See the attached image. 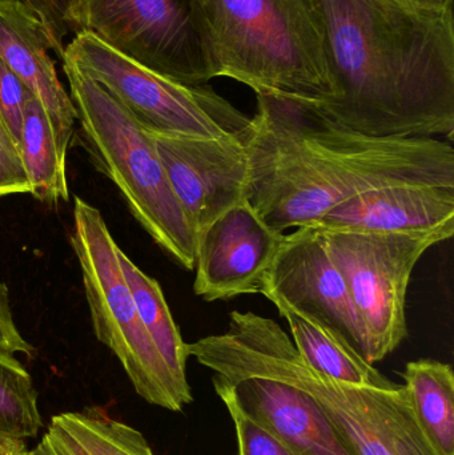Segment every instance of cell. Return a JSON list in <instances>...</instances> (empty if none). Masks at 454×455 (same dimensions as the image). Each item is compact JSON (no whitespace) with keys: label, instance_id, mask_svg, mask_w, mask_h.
Segmentation results:
<instances>
[{"label":"cell","instance_id":"44dd1931","mask_svg":"<svg viewBox=\"0 0 454 455\" xmlns=\"http://www.w3.org/2000/svg\"><path fill=\"white\" fill-rule=\"evenodd\" d=\"M43 427L31 376L15 355L0 353V435L27 440Z\"/></svg>","mask_w":454,"mask_h":455},{"label":"cell","instance_id":"d4e9b609","mask_svg":"<svg viewBox=\"0 0 454 455\" xmlns=\"http://www.w3.org/2000/svg\"><path fill=\"white\" fill-rule=\"evenodd\" d=\"M31 194L20 147L0 117V197Z\"/></svg>","mask_w":454,"mask_h":455},{"label":"cell","instance_id":"484cf974","mask_svg":"<svg viewBox=\"0 0 454 455\" xmlns=\"http://www.w3.org/2000/svg\"><path fill=\"white\" fill-rule=\"evenodd\" d=\"M0 353L15 355L18 353L32 357L35 353L32 345H29L16 328L13 321L12 310L10 305L8 288L0 281Z\"/></svg>","mask_w":454,"mask_h":455},{"label":"cell","instance_id":"7402d4cb","mask_svg":"<svg viewBox=\"0 0 454 455\" xmlns=\"http://www.w3.org/2000/svg\"><path fill=\"white\" fill-rule=\"evenodd\" d=\"M236 429L239 455H296L274 433L251 419L226 387L213 384Z\"/></svg>","mask_w":454,"mask_h":455},{"label":"cell","instance_id":"277c9868","mask_svg":"<svg viewBox=\"0 0 454 455\" xmlns=\"http://www.w3.org/2000/svg\"><path fill=\"white\" fill-rule=\"evenodd\" d=\"M215 77L256 95L320 103L333 93L317 0H194Z\"/></svg>","mask_w":454,"mask_h":455},{"label":"cell","instance_id":"4316f807","mask_svg":"<svg viewBox=\"0 0 454 455\" xmlns=\"http://www.w3.org/2000/svg\"><path fill=\"white\" fill-rule=\"evenodd\" d=\"M27 453L28 449H27L26 441L0 435V455H26Z\"/></svg>","mask_w":454,"mask_h":455},{"label":"cell","instance_id":"8992f818","mask_svg":"<svg viewBox=\"0 0 454 455\" xmlns=\"http://www.w3.org/2000/svg\"><path fill=\"white\" fill-rule=\"evenodd\" d=\"M69 243L79 262L96 339L119 358L136 393L171 411L194 401L144 328L119 262V245L98 208L75 197Z\"/></svg>","mask_w":454,"mask_h":455},{"label":"cell","instance_id":"7a4b0ae2","mask_svg":"<svg viewBox=\"0 0 454 455\" xmlns=\"http://www.w3.org/2000/svg\"><path fill=\"white\" fill-rule=\"evenodd\" d=\"M256 96L244 199L277 232L314 226L335 205L370 189L454 186L447 139L362 135L336 124L312 101Z\"/></svg>","mask_w":454,"mask_h":455},{"label":"cell","instance_id":"603a6c76","mask_svg":"<svg viewBox=\"0 0 454 455\" xmlns=\"http://www.w3.org/2000/svg\"><path fill=\"white\" fill-rule=\"evenodd\" d=\"M39 18L44 27L51 51L63 58L64 37L79 32V0H18Z\"/></svg>","mask_w":454,"mask_h":455},{"label":"cell","instance_id":"9c48e42d","mask_svg":"<svg viewBox=\"0 0 454 455\" xmlns=\"http://www.w3.org/2000/svg\"><path fill=\"white\" fill-rule=\"evenodd\" d=\"M80 31L180 84L215 77L194 0H79Z\"/></svg>","mask_w":454,"mask_h":455},{"label":"cell","instance_id":"ffe728a7","mask_svg":"<svg viewBox=\"0 0 454 455\" xmlns=\"http://www.w3.org/2000/svg\"><path fill=\"white\" fill-rule=\"evenodd\" d=\"M117 254L123 275L144 328L148 331L176 381L186 389H191L187 379L188 350L165 301L162 286L155 278L149 277L140 267H136L122 249L119 248Z\"/></svg>","mask_w":454,"mask_h":455},{"label":"cell","instance_id":"6da1fadb","mask_svg":"<svg viewBox=\"0 0 454 455\" xmlns=\"http://www.w3.org/2000/svg\"><path fill=\"white\" fill-rule=\"evenodd\" d=\"M453 2L317 0L333 93L316 108L362 135L453 143Z\"/></svg>","mask_w":454,"mask_h":455},{"label":"cell","instance_id":"4fadbf2b","mask_svg":"<svg viewBox=\"0 0 454 455\" xmlns=\"http://www.w3.org/2000/svg\"><path fill=\"white\" fill-rule=\"evenodd\" d=\"M237 405L296 455H357L314 398L287 382L263 376H216Z\"/></svg>","mask_w":454,"mask_h":455},{"label":"cell","instance_id":"cb8c5ba5","mask_svg":"<svg viewBox=\"0 0 454 455\" xmlns=\"http://www.w3.org/2000/svg\"><path fill=\"white\" fill-rule=\"evenodd\" d=\"M32 93L0 59V117L20 147L27 101Z\"/></svg>","mask_w":454,"mask_h":455},{"label":"cell","instance_id":"3957f363","mask_svg":"<svg viewBox=\"0 0 454 455\" xmlns=\"http://www.w3.org/2000/svg\"><path fill=\"white\" fill-rule=\"evenodd\" d=\"M187 350L216 376L269 377L303 390L357 455H439L416 421L404 385L376 389L323 376L271 318L234 310L224 333L187 344Z\"/></svg>","mask_w":454,"mask_h":455},{"label":"cell","instance_id":"52a82bcc","mask_svg":"<svg viewBox=\"0 0 454 455\" xmlns=\"http://www.w3.org/2000/svg\"><path fill=\"white\" fill-rule=\"evenodd\" d=\"M61 61L100 85L151 132L223 139L248 135L252 117L208 85H184L117 52L95 35L80 31Z\"/></svg>","mask_w":454,"mask_h":455},{"label":"cell","instance_id":"5bb4252c","mask_svg":"<svg viewBox=\"0 0 454 455\" xmlns=\"http://www.w3.org/2000/svg\"><path fill=\"white\" fill-rule=\"evenodd\" d=\"M312 227L376 232L454 228V186L402 183L370 189L335 205Z\"/></svg>","mask_w":454,"mask_h":455},{"label":"cell","instance_id":"ac0fdd59","mask_svg":"<svg viewBox=\"0 0 454 455\" xmlns=\"http://www.w3.org/2000/svg\"><path fill=\"white\" fill-rule=\"evenodd\" d=\"M421 432L439 455H454V373L436 360L408 363L402 373Z\"/></svg>","mask_w":454,"mask_h":455},{"label":"cell","instance_id":"5b68a950","mask_svg":"<svg viewBox=\"0 0 454 455\" xmlns=\"http://www.w3.org/2000/svg\"><path fill=\"white\" fill-rule=\"evenodd\" d=\"M79 128L74 138L119 189L143 229L179 265L195 269L196 235L181 210L148 131L107 91L63 61Z\"/></svg>","mask_w":454,"mask_h":455},{"label":"cell","instance_id":"7c38bea8","mask_svg":"<svg viewBox=\"0 0 454 455\" xmlns=\"http://www.w3.org/2000/svg\"><path fill=\"white\" fill-rule=\"evenodd\" d=\"M284 235L267 226L247 200L237 203L197 235L195 294L208 302L260 294Z\"/></svg>","mask_w":454,"mask_h":455},{"label":"cell","instance_id":"d6986e66","mask_svg":"<svg viewBox=\"0 0 454 455\" xmlns=\"http://www.w3.org/2000/svg\"><path fill=\"white\" fill-rule=\"evenodd\" d=\"M20 152L35 199L50 205L68 202L67 151L59 143L50 116L34 95L24 111Z\"/></svg>","mask_w":454,"mask_h":455},{"label":"cell","instance_id":"83f0119b","mask_svg":"<svg viewBox=\"0 0 454 455\" xmlns=\"http://www.w3.org/2000/svg\"><path fill=\"white\" fill-rule=\"evenodd\" d=\"M410 2L432 3V4H440V3L453 2V0H410Z\"/></svg>","mask_w":454,"mask_h":455},{"label":"cell","instance_id":"ba28073f","mask_svg":"<svg viewBox=\"0 0 454 455\" xmlns=\"http://www.w3.org/2000/svg\"><path fill=\"white\" fill-rule=\"evenodd\" d=\"M322 232L362 323L365 361L373 365L407 337L405 305L413 269L428 249L452 238L454 228Z\"/></svg>","mask_w":454,"mask_h":455},{"label":"cell","instance_id":"9a60e30c","mask_svg":"<svg viewBox=\"0 0 454 455\" xmlns=\"http://www.w3.org/2000/svg\"><path fill=\"white\" fill-rule=\"evenodd\" d=\"M48 51L50 43L39 18L18 0H0V59L42 104L59 143L68 151L76 109Z\"/></svg>","mask_w":454,"mask_h":455},{"label":"cell","instance_id":"e0dca14e","mask_svg":"<svg viewBox=\"0 0 454 455\" xmlns=\"http://www.w3.org/2000/svg\"><path fill=\"white\" fill-rule=\"evenodd\" d=\"M26 455H155L130 425L95 411L52 417L42 441Z\"/></svg>","mask_w":454,"mask_h":455},{"label":"cell","instance_id":"30bf717a","mask_svg":"<svg viewBox=\"0 0 454 455\" xmlns=\"http://www.w3.org/2000/svg\"><path fill=\"white\" fill-rule=\"evenodd\" d=\"M148 133L171 188L196 237L221 213L244 200L248 135L210 139Z\"/></svg>","mask_w":454,"mask_h":455},{"label":"cell","instance_id":"8fae6325","mask_svg":"<svg viewBox=\"0 0 454 455\" xmlns=\"http://www.w3.org/2000/svg\"><path fill=\"white\" fill-rule=\"evenodd\" d=\"M260 294L283 299L301 315L335 329L365 360L362 323L319 228L299 227L284 235Z\"/></svg>","mask_w":454,"mask_h":455},{"label":"cell","instance_id":"2e32d148","mask_svg":"<svg viewBox=\"0 0 454 455\" xmlns=\"http://www.w3.org/2000/svg\"><path fill=\"white\" fill-rule=\"evenodd\" d=\"M269 301L287 320L296 349L307 365L317 373L354 387L386 390L399 387L367 363L348 339L335 329L301 315L283 299H271Z\"/></svg>","mask_w":454,"mask_h":455}]
</instances>
